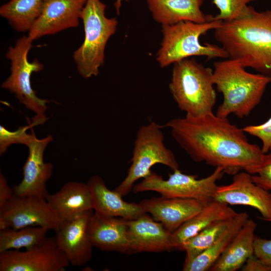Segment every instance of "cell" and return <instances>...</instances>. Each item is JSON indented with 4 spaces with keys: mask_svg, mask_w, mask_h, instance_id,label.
<instances>
[{
    "mask_svg": "<svg viewBox=\"0 0 271 271\" xmlns=\"http://www.w3.org/2000/svg\"><path fill=\"white\" fill-rule=\"evenodd\" d=\"M128 254L161 252L174 249L172 233L148 213L127 220Z\"/></svg>",
    "mask_w": 271,
    "mask_h": 271,
    "instance_id": "2e32d148",
    "label": "cell"
},
{
    "mask_svg": "<svg viewBox=\"0 0 271 271\" xmlns=\"http://www.w3.org/2000/svg\"><path fill=\"white\" fill-rule=\"evenodd\" d=\"M224 174L222 168L217 167L210 175L199 179L196 175L186 174L178 169L164 179L151 171L140 183L134 185L132 190L134 193L154 191L165 197L193 199L206 205L213 200L217 182Z\"/></svg>",
    "mask_w": 271,
    "mask_h": 271,
    "instance_id": "9c48e42d",
    "label": "cell"
},
{
    "mask_svg": "<svg viewBox=\"0 0 271 271\" xmlns=\"http://www.w3.org/2000/svg\"><path fill=\"white\" fill-rule=\"evenodd\" d=\"M87 183L91 193L95 212L127 220L136 219L146 213L140 203L127 202L118 192L110 190L100 176L91 177Z\"/></svg>",
    "mask_w": 271,
    "mask_h": 271,
    "instance_id": "ffe728a7",
    "label": "cell"
},
{
    "mask_svg": "<svg viewBox=\"0 0 271 271\" xmlns=\"http://www.w3.org/2000/svg\"><path fill=\"white\" fill-rule=\"evenodd\" d=\"M214 37L228 58L271 78V10L258 12L247 5L235 19L215 29Z\"/></svg>",
    "mask_w": 271,
    "mask_h": 271,
    "instance_id": "7a4b0ae2",
    "label": "cell"
},
{
    "mask_svg": "<svg viewBox=\"0 0 271 271\" xmlns=\"http://www.w3.org/2000/svg\"><path fill=\"white\" fill-rule=\"evenodd\" d=\"M222 22L211 20L203 23L181 21L162 25L163 38L156 60L164 68L193 56H204L208 60L228 58L227 53L221 46L209 43L202 45L199 40L201 36L218 28Z\"/></svg>",
    "mask_w": 271,
    "mask_h": 271,
    "instance_id": "5b68a950",
    "label": "cell"
},
{
    "mask_svg": "<svg viewBox=\"0 0 271 271\" xmlns=\"http://www.w3.org/2000/svg\"><path fill=\"white\" fill-rule=\"evenodd\" d=\"M166 126L193 161L221 168L227 174L244 171L254 175L265 161L266 154L249 142L242 128L213 112L173 118Z\"/></svg>",
    "mask_w": 271,
    "mask_h": 271,
    "instance_id": "6da1fadb",
    "label": "cell"
},
{
    "mask_svg": "<svg viewBox=\"0 0 271 271\" xmlns=\"http://www.w3.org/2000/svg\"><path fill=\"white\" fill-rule=\"evenodd\" d=\"M254 183L261 188L271 190V151L266 154L265 161L258 171L251 175Z\"/></svg>",
    "mask_w": 271,
    "mask_h": 271,
    "instance_id": "4dcf8cb0",
    "label": "cell"
},
{
    "mask_svg": "<svg viewBox=\"0 0 271 271\" xmlns=\"http://www.w3.org/2000/svg\"><path fill=\"white\" fill-rule=\"evenodd\" d=\"M13 189L8 183L7 180L2 173H0V208L4 206L14 196Z\"/></svg>",
    "mask_w": 271,
    "mask_h": 271,
    "instance_id": "836d02e7",
    "label": "cell"
},
{
    "mask_svg": "<svg viewBox=\"0 0 271 271\" xmlns=\"http://www.w3.org/2000/svg\"><path fill=\"white\" fill-rule=\"evenodd\" d=\"M93 210L84 212L70 220L62 221L55 231L59 248L72 266H81L91 258L93 246L89 237Z\"/></svg>",
    "mask_w": 271,
    "mask_h": 271,
    "instance_id": "7c38bea8",
    "label": "cell"
},
{
    "mask_svg": "<svg viewBox=\"0 0 271 271\" xmlns=\"http://www.w3.org/2000/svg\"><path fill=\"white\" fill-rule=\"evenodd\" d=\"M213 66V83L223 97L216 114L247 116L260 103L271 78L248 72L238 61L229 58L216 61Z\"/></svg>",
    "mask_w": 271,
    "mask_h": 271,
    "instance_id": "3957f363",
    "label": "cell"
},
{
    "mask_svg": "<svg viewBox=\"0 0 271 271\" xmlns=\"http://www.w3.org/2000/svg\"><path fill=\"white\" fill-rule=\"evenodd\" d=\"M256 223L249 219L211 267V271H235L241 268L254 254L253 242Z\"/></svg>",
    "mask_w": 271,
    "mask_h": 271,
    "instance_id": "603a6c76",
    "label": "cell"
},
{
    "mask_svg": "<svg viewBox=\"0 0 271 271\" xmlns=\"http://www.w3.org/2000/svg\"><path fill=\"white\" fill-rule=\"evenodd\" d=\"M256 0H212L219 11V14L212 16L211 20L229 22L235 19L247 4Z\"/></svg>",
    "mask_w": 271,
    "mask_h": 271,
    "instance_id": "f1b7e54d",
    "label": "cell"
},
{
    "mask_svg": "<svg viewBox=\"0 0 271 271\" xmlns=\"http://www.w3.org/2000/svg\"><path fill=\"white\" fill-rule=\"evenodd\" d=\"M52 141L51 134L39 139L34 133L32 141L27 145L29 154L23 168V179L13 189L15 195L36 196L46 198L49 194L46 183L52 176L53 165L44 162V154L46 147Z\"/></svg>",
    "mask_w": 271,
    "mask_h": 271,
    "instance_id": "9a60e30c",
    "label": "cell"
},
{
    "mask_svg": "<svg viewBox=\"0 0 271 271\" xmlns=\"http://www.w3.org/2000/svg\"><path fill=\"white\" fill-rule=\"evenodd\" d=\"M254 254L265 264L271 266V239L255 236L253 242Z\"/></svg>",
    "mask_w": 271,
    "mask_h": 271,
    "instance_id": "1f68e13d",
    "label": "cell"
},
{
    "mask_svg": "<svg viewBox=\"0 0 271 271\" xmlns=\"http://www.w3.org/2000/svg\"><path fill=\"white\" fill-rule=\"evenodd\" d=\"M250 174L239 172L232 182L218 186L213 200L231 205L249 206L257 209L264 221L271 218V193L253 182Z\"/></svg>",
    "mask_w": 271,
    "mask_h": 271,
    "instance_id": "4fadbf2b",
    "label": "cell"
},
{
    "mask_svg": "<svg viewBox=\"0 0 271 271\" xmlns=\"http://www.w3.org/2000/svg\"><path fill=\"white\" fill-rule=\"evenodd\" d=\"M139 203L146 213L172 233L205 206L193 199L162 196L145 199Z\"/></svg>",
    "mask_w": 271,
    "mask_h": 271,
    "instance_id": "e0dca14e",
    "label": "cell"
},
{
    "mask_svg": "<svg viewBox=\"0 0 271 271\" xmlns=\"http://www.w3.org/2000/svg\"><path fill=\"white\" fill-rule=\"evenodd\" d=\"M204 0H146L153 19L164 25H173L181 21L203 23L211 20L201 7Z\"/></svg>",
    "mask_w": 271,
    "mask_h": 271,
    "instance_id": "44dd1931",
    "label": "cell"
},
{
    "mask_svg": "<svg viewBox=\"0 0 271 271\" xmlns=\"http://www.w3.org/2000/svg\"><path fill=\"white\" fill-rule=\"evenodd\" d=\"M130 162L127 175L114 189L123 197L129 193L136 182L147 176L156 164L165 165L173 171L179 169L174 154L165 145L162 126L154 121L139 128Z\"/></svg>",
    "mask_w": 271,
    "mask_h": 271,
    "instance_id": "ba28073f",
    "label": "cell"
},
{
    "mask_svg": "<svg viewBox=\"0 0 271 271\" xmlns=\"http://www.w3.org/2000/svg\"><path fill=\"white\" fill-rule=\"evenodd\" d=\"M70 265L54 236L36 247L0 252V271H62Z\"/></svg>",
    "mask_w": 271,
    "mask_h": 271,
    "instance_id": "8fae6325",
    "label": "cell"
},
{
    "mask_svg": "<svg viewBox=\"0 0 271 271\" xmlns=\"http://www.w3.org/2000/svg\"><path fill=\"white\" fill-rule=\"evenodd\" d=\"M106 8L100 0H87L81 14L84 39L73 57L78 73L85 79L98 74L107 43L116 30L117 20L105 16Z\"/></svg>",
    "mask_w": 271,
    "mask_h": 271,
    "instance_id": "8992f818",
    "label": "cell"
},
{
    "mask_svg": "<svg viewBox=\"0 0 271 271\" xmlns=\"http://www.w3.org/2000/svg\"><path fill=\"white\" fill-rule=\"evenodd\" d=\"M232 219L217 222L185 241L180 249L186 252L184 264L189 262L208 248L229 226Z\"/></svg>",
    "mask_w": 271,
    "mask_h": 271,
    "instance_id": "4316f807",
    "label": "cell"
},
{
    "mask_svg": "<svg viewBox=\"0 0 271 271\" xmlns=\"http://www.w3.org/2000/svg\"><path fill=\"white\" fill-rule=\"evenodd\" d=\"M237 214L228 204L213 200L172 233L174 249L180 250L185 241L202 230L217 222L232 219Z\"/></svg>",
    "mask_w": 271,
    "mask_h": 271,
    "instance_id": "7402d4cb",
    "label": "cell"
},
{
    "mask_svg": "<svg viewBox=\"0 0 271 271\" xmlns=\"http://www.w3.org/2000/svg\"><path fill=\"white\" fill-rule=\"evenodd\" d=\"M266 221H270V222H271V218H270V219H268V220H267Z\"/></svg>",
    "mask_w": 271,
    "mask_h": 271,
    "instance_id": "d590c367",
    "label": "cell"
},
{
    "mask_svg": "<svg viewBox=\"0 0 271 271\" xmlns=\"http://www.w3.org/2000/svg\"><path fill=\"white\" fill-rule=\"evenodd\" d=\"M45 0H10L0 8V15L19 32H29L41 13Z\"/></svg>",
    "mask_w": 271,
    "mask_h": 271,
    "instance_id": "d4e9b609",
    "label": "cell"
},
{
    "mask_svg": "<svg viewBox=\"0 0 271 271\" xmlns=\"http://www.w3.org/2000/svg\"><path fill=\"white\" fill-rule=\"evenodd\" d=\"M241 268L242 271H271V266L262 262L254 254L247 259Z\"/></svg>",
    "mask_w": 271,
    "mask_h": 271,
    "instance_id": "d6a6232c",
    "label": "cell"
},
{
    "mask_svg": "<svg viewBox=\"0 0 271 271\" xmlns=\"http://www.w3.org/2000/svg\"><path fill=\"white\" fill-rule=\"evenodd\" d=\"M33 42L28 36L18 39L14 46H10L6 56L11 62L10 75L2 83L3 88L15 94L20 103L35 113L29 123L32 127L44 124L48 119L45 112L50 101L38 97L32 88V74L43 69V65L37 59L28 60L29 51Z\"/></svg>",
    "mask_w": 271,
    "mask_h": 271,
    "instance_id": "52a82bcc",
    "label": "cell"
},
{
    "mask_svg": "<svg viewBox=\"0 0 271 271\" xmlns=\"http://www.w3.org/2000/svg\"><path fill=\"white\" fill-rule=\"evenodd\" d=\"M61 222L44 197L14 195L0 208V230L41 226L55 230Z\"/></svg>",
    "mask_w": 271,
    "mask_h": 271,
    "instance_id": "30bf717a",
    "label": "cell"
},
{
    "mask_svg": "<svg viewBox=\"0 0 271 271\" xmlns=\"http://www.w3.org/2000/svg\"><path fill=\"white\" fill-rule=\"evenodd\" d=\"M46 199L61 221L93 210L92 195L87 183L68 182L56 193L48 194Z\"/></svg>",
    "mask_w": 271,
    "mask_h": 271,
    "instance_id": "d6986e66",
    "label": "cell"
},
{
    "mask_svg": "<svg viewBox=\"0 0 271 271\" xmlns=\"http://www.w3.org/2000/svg\"><path fill=\"white\" fill-rule=\"evenodd\" d=\"M173 64L169 88L179 108L193 117L213 112L216 101L213 70L194 58Z\"/></svg>",
    "mask_w": 271,
    "mask_h": 271,
    "instance_id": "277c9868",
    "label": "cell"
},
{
    "mask_svg": "<svg viewBox=\"0 0 271 271\" xmlns=\"http://www.w3.org/2000/svg\"><path fill=\"white\" fill-rule=\"evenodd\" d=\"M87 0H45L41 14L28 32L32 41L77 27Z\"/></svg>",
    "mask_w": 271,
    "mask_h": 271,
    "instance_id": "5bb4252c",
    "label": "cell"
},
{
    "mask_svg": "<svg viewBox=\"0 0 271 271\" xmlns=\"http://www.w3.org/2000/svg\"><path fill=\"white\" fill-rule=\"evenodd\" d=\"M129 0H115L114 3V7L118 15L120 14V8L123 1L128 2Z\"/></svg>",
    "mask_w": 271,
    "mask_h": 271,
    "instance_id": "e575fe53",
    "label": "cell"
},
{
    "mask_svg": "<svg viewBox=\"0 0 271 271\" xmlns=\"http://www.w3.org/2000/svg\"><path fill=\"white\" fill-rule=\"evenodd\" d=\"M127 220L95 211L88 231L93 247L104 251L128 254Z\"/></svg>",
    "mask_w": 271,
    "mask_h": 271,
    "instance_id": "ac0fdd59",
    "label": "cell"
},
{
    "mask_svg": "<svg viewBox=\"0 0 271 271\" xmlns=\"http://www.w3.org/2000/svg\"><path fill=\"white\" fill-rule=\"evenodd\" d=\"M49 230L41 226L0 230V252L22 248L30 249L41 245L47 238Z\"/></svg>",
    "mask_w": 271,
    "mask_h": 271,
    "instance_id": "484cf974",
    "label": "cell"
},
{
    "mask_svg": "<svg viewBox=\"0 0 271 271\" xmlns=\"http://www.w3.org/2000/svg\"><path fill=\"white\" fill-rule=\"evenodd\" d=\"M248 219L249 215L246 212L238 213L215 242L192 260L184 264L182 270H209Z\"/></svg>",
    "mask_w": 271,
    "mask_h": 271,
    "instance_id": "cb8c5ba5",
    "label": "cell"
},
{
    "mask_svg": "<svg viewBox=\"0 0 271 271\" xmlns=\"http://www.w3.org/2000/svg\"><path fill=\"white\" fill-rule=\"evenodd\" d=\"M244 132L257 137L262 143V152L266 154L271 151V117L259 125H247L242 128Z\"/></svg>",
    "mask_w": 271,
    "mask_h": 271,
    "instance_id": "f546056e",
    "label": "cell"
},
{
    "mask_svg": "<svg viewBox=\"0 0 271 271\" xmlns=\"http://www.w3.org/2000/svg\"><path fill=\"white\" fill-rule=\"evenodd\" d=\"M32 127L29 123L27 125L21 126L14 131H11L1 125L0 155L5 153L8 147L13 144H22L27 146L34 134L33 129L31 134L27 133V130Z\"/></svg>",
    "mask_w": 271,
    "mask_h": 271,
    "instance_id": "83f0119b",
    "label": "cell"
}]
</instances>
